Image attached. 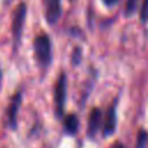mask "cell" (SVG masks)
Instances as JSON below:
<instances>
[{
    "label": "cell",
    "mask_w": 148,
    "mask_h": 148,
    "mask_svg": "<svg viewBox=\"0 0 148 148\" xmlns=\"http://www.w3.org/2000/svg\"><path fill=\"white\" fill-rule=\"evenodd\" d=\"M21 103H22V92L17 91L13 95V97L8 104L7 111H6L8 126L12 130H16V127H17V113H18Z\"/></svg>",
    "instance_id": "4"
},
{
    "label": "cell",
    "mask_w": 148,
    "mask_h": 148,
    "mask_svg": "<svg viewBox=\"0 0 148 148\" xmlns=\"http://www.w3.org/2000/svg\"><path fill=\"white\" fill-rule=\"evenodd\" d=\"M148 140V134L145 130H140L138 132V138H136V146L135 148H146V143Z\"/></svg>",
    "instance_id": "9"
},
{
    "label": "cell",
    "mask_w": 148,
    "mask_h": 148,
    "mask_svg": "<svg viewBox=\"0 0 148 148\" xmlns=\"http://www.w3.org/2000/svg\"><path fill=\"white\" fill-rule=\"evenodd\" d=\"M80 58H81L80 49H75V51L73 52V62H74V64H77V62L80 61Z\"/></svg>",
    "instance_id": "12"
},
{
    "label": "cell",
    "mask_w": 148,
    "mask_h": 148,
    "mask_svg": "<svg viewBox=\"0 0 148 148\" xmlns=\"http://www.w3.org/2000/svg\"><path fill=\"white\" fill-rule=\"evenodd\" d=\"M140 17H141L142 22L148 21V0L142 1V6L140 9Z\"/></svg>",
    "instance_id": "10"
},
{
    "label": "cell",
    "mask_w": 148,
    "mask_h": 148,
    "mask_svg": "<svg viewBox=\"0 0 148 148\" xmlns=\"http://www.w3.org/2000/svg\"><path fill=\"white\" fill-rule=\"evenodd\" d=\"M64 124H65V128L68 133L71 134H75L76 131H77V126H79V120H77V117L75 114H68L66 116L65 120H64Z\"/></svg>",
    "instance_id": "8"
},
{
    "label": "cell",
    "mask_w": 148,
    "mask_h": 148,
    "mask_svg": "<svg viewBox=\"0 0 148 148\" xmlns=\"http://www.w3.org/2000/svg\"><path fill=\"white\" fill-rule=\"evenodd\" d=\"M136 6H138V0H127L126 2V15H132L133 12L136 9Z\"/></svg>",
    "instance_id": "11"
},
{
    "label": "cell",
    "mask_w": 148,
    "mask_h": 148,
    "mask_svg": "<svg viewBox=\"0 0 148 148\" xmlns=\"http://www.w3.org/2000/svg\"><path fill=\"white\" fill-rule=\"evenodd\" d=\"M34 53L42 67H47L52 59V49L50 37L45 34L38 35L34 40Z\"/></svg>",
    "instance_id": "1"
},
{
    "label": "cell",
    "mask_w": 148,
    "mask_h": 148,
    "mask_svg": "<svg viewBox=\"0 0 148 148\" xmlns=\"http://www.w3.org/2000/svg\"><path fill=\"white\" fill-rule=\"evenodd\" d=\"M102 112L99 109H92L89 116V120H88V134L90 136H94L97 131L101 128L102 125Z\"/></svg>",
    "instance_id": "6"
},
{
    "label": "cell",
    "mask_w": 148,
    "mask_h": 148,
    "mask_svg": "<svg viewBox=\"0 0 148 148\" xmlns=\"http://www.w3.org/2000/svg\"><path fill=\"white\" fill-rule=\"evenodd\" d=\"M44 8H45V18L49 22V24H54L61 13V6L60 0H43Z\"/></svg>",
    "instance_id": "5"
},
{
    "label": "cell",
    "mask_w": 148,
    "mask_h": 148,
    "mask_svg": "<svg viewBox=\"0 0 148 148\" xmlns=\"http://www.w3.org/2000/svg\"><path fill=\"white\" fill-rule=\"evenodd\" d=\"M66 88H67L66 74L61 73L54 86V104L58 117H61L64 114V106L66 102V90H67Z\"/></svg>",
    "instance_id": "3"
},
{
    "label": "cell",
    "mask_w": 148,
    "mask_h": 148,
    "mask_svg": "<svg viewBox=\"0 0 148 148\" xmlns=\"http://www.w3.org/2000/svg\"><path fill=\"white\" fill-rule=\"evenodd\" d=\"M25 16H27V5L24 2H21L14 9L13 20H12V34H13V39L16 46L20 44L21 38H22Z\"/></svg>",
    "instance_id": "2"
},
{
    "label": "cell",
    "mask_w": 148,
    "mask_h": 148,
    "mask_svg": "<svg viewBox=\"0 0 148 148\" xmlns=\"http://www.w3.org/2000/svg\"><path fill=\"white\" fill-rule=\"evenodd\" d=\"M116 123H117V117H116V109L114 106H110L106 111L105 118H104V126H103V132L104 135H110L114 132L116 128Z\"/></svg>",
    "instance_id": "7"
},
{
    "label": "cell",
    "mask_w": 148,
    "mask_h": 148,
    "mask_svg": "<svg viewBox=\"0 0 148 148\" xmlns=\"http://www.w3.org/2000/svg\"><path fill=\"white\" fill-rule=\"evenodd\" d=\"M1 83H2V72L0 71V88H1Z\"/></svg>",
    "instance_id": "15"
},
{
    "label": "cell",
    "mask_w": 148,
    "mask_h": 148,
    "mask_svg": "<svg viewBox=\"0 0 148 148\" xmlns=\"http://www.w3.org/2000/svg\"><path fill=\"white\" fill-rule=\"evenodd\" d=\"M103 1H104L105 5H108V6H112V5H114L118 0H103Z\"/></svg>",
    "instance_id": "13"
},
{
    "label": "cell",
    "mask_w": 148,
    "mask_h": 148,
    "mask_svg": "<svg viewBox=\"0 0 148 148\" xmlns=\"http://www.w3.org/2000/svg\"><path fill=\"white\" fill-rule=\"evenodd\" d=\"M111 148H124V146H123L120 142H116Z\"/></svg>",
    "instance_id": "14"
}]
</instances>
